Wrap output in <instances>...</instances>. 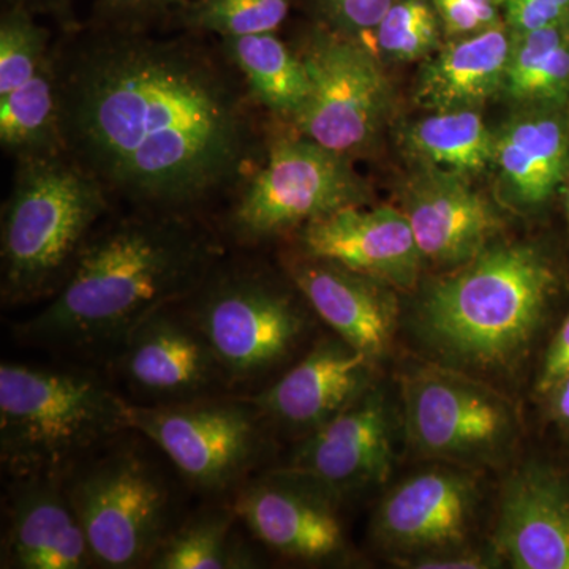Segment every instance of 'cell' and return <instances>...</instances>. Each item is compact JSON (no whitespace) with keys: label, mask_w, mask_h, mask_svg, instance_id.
Returning <instances> with one entry per match:
<instances>
[{"label":"cell","mask_w":569,"mask_h":569,"mask_svg":"<svg viewBox=\"0 0 569 569\" xmlns=\"http://www.w3.org/2000/svg\"><path fill=\"white\" fill-rule=\"evenodd\" d=\"M54 62L66 152L112 200L203 217L263 162L260 107L220 41L89 26Z\"/></svg>","instance_id":"cell-1"},{"label":"cell","mask_w":569,"mask_h":569,"mask_svg":"<svg viewBox=\"0 0 569 569\" xmlns=\"http://www.w3.org/2000/svg\"><path fill=\"white\" fill-rule=\"evenodd\" d=\"M203 217L141 211L108 217L69 279L14 328L26 346L110 362L157 310L193 293L224 257Z\"/></svg>","instance_id":"cell-2"},{"label":"cell","mask_w":569,"mask_h":569,"mask_svg":"<svg viewBox=\"0 0 569 569\" xmlns=\"http://www.w3.org/2000/svg\"><path fill=\"white\" fill-rule=\"evenodd\" d=\"M552 258L537 246H488L427 287L419 335L459 366L500 369L526 353L560 290Z\"/></svg>","instance_id":"cell-3"},{"label":"cell","mask_w":569,"mask_h":569,"mask_svg":"<svg viewBox=\"0 0 569 569\" xmlns=\"http://www.w3.org/2000/svg\"><path fill=\"white\" fill-rule=\"evenodd\" d=\"M111 201L102 183L67 152L17 159L0 228L2 305L50 301L110 217Z\"/></svg>","instance_id":"cell-4"},{"label":"cell","mask_w":569,"mask_h":569,"mask_svg":"<svg viewBox=\"0 0 569 569\" xmlns=\"http://www.w3.org/2000/svg\"><path fill=\"white\" fill-rule=\"evenodd\" d=\"M129 403L96 369L2 362L3 471L9 478H66L129 432Z\"/></svg>","instance_id":"cell-5"},{"label":"cell","mask_w":569,"mask_h":569,"mask_svg":"<svg viewBox=\"0 0 569 569\" xmlns=\"http://www.w3.org/2000/svg\"><path fill=\"white\" fill-rule=\"evenodd\" d=\"M234 395H253L288 369L309 335L312 307L291 277L277 279L249 257H224L182 301Z\"/></svg>","instance_id":"cell-6"},{"label":"cell","mask_w":569,"mask_h":569,"mask_svg":"<svg viewBox=\"0 0 569 569\" xmlns=\"http://www.w3.org/2000/svg\"><path fill=\"white\" fill-rule=\"evenodd\" d=\"M130 437L132 430L66 477L97 568H148L179 523L170 477Z\"/></svg>","instance_id":"cell-7"},{"label":"cell","mask_w":569,"mask_h":569,"mask_svg":"<svg viewBox=\"0 0 569 569\" xmlns=\"http://www.w3.org/2000/svg\"><path fill=\"white\" fill-rule=\"evenodd\" d=\"M127 418L130 430L144 437L187 486L212 498L233 497L260 473L274 443V429L247 395L176 406L129 403Z\"/></svg>","instance_id":"cell-8"},{"label":"cell","mask_w":569,"mask_h":569,"mask_svg":"<svg viewBox=\"0 0 569 569\" xmlns=\"http://www.w3.org/2000/svg\"><path fill=\"white\" fill-rule=\"evenodd\" d=\"M370 201L353 159L296 134L266 146L263 162L241 183L224 219L236 244L274 239L321 217Z\"/></svg>","instance_id":"cell-9"},{"label":"cell","mask_w":569,"mask_h":569,"mask_svg":"<svg viewBox=\"0 0 569 569\" xmlns=\"http://www.w3.org/2000/svg\"><path fill=\"white\" fill-rule=\"evenodd\" d=\"M411 447L427 459L489 466L518 440V413L500 392L445 366H419L402 378Z\"/></svg>","instance_id":"cell-10"},{"label":"cell","mask_w":569,"mask_h":569,"mask_svg":"<svg viewBox=\"0 0 569 569\" xmlns=\"http://www.w3.org/2000/svg\"><path fill=\"white\" fill-rule=\"evenodd\" d=\"M309 99L291 127L296 133L353 159L376 142L391 108V84L365 41L316 26L301 52Z\"/></svg>","instance_id":"cell-11"},{"label":"cell","mask_w":569,"mask_h":569,"mask_svg":"<svg viewBox=\"0 0 569 569\" xmlns=\"http://www.w3.org/2000/svg\"><path fill=\"white\" fill-rule=\"evenodd\" d=\"M108 365L137 406H176L233 392L182 301L146 318Z\"/></svg>","instance_id":"cell-12"},{"label":"cell","mask_w":569,"mask_h":569,"mask_svg":"<svg viewBox=\"0 0 569 569\" xmlns=\"http://www.w3.org/2000/svg\"><path fill=\"white\" fill-rule=\"evenodd\" d=\"M339 500L287 467L260 471L230 498L254 541L284 559L323 563L346 550Z\"/></svg>","instance_id":"cell-13"},{"label":"cell","mask_w":569,"mask_h":569,"mask_svg":"<svg viewBox=\"0 0 569 569\" xmlns=\"http://www.w3.org/2000/svg\"><path fill=\"white\" fill-rule=\"evenodd\" d=\"M372 359L340 337L318 340L268 387L247 395L274 432L299 440L353 406L372 381Z\"/></svg>","instance_id":"cell-14"},{"label":"cell","mask_w":569,"mask_h":569,"mask_svg":"<svg viewBox=\"0 0 569 569\" xmlns=\"http://www.w3.org/2000/svg\"><path fill=\"white\" fill-rule=\"evenodd\" d=\"M391 466L387 399L370 388L353 406L299 440L283 467L312 479L340 500L383 482Z\"/></svg>","instance_id":"cell-15"},{"label":"cell","mask_w":569,"mask_h":569,"mask_svg":"<svg viewBox=\"0 0 569 569\" xmlns=\"http://www.w3.org/2000/svg\"><path fill=\"white\" fill-rule=\"evenodd\" d=\"M299 252L400 290L417 284L425 263L406 213L389 206H351L307 223L299 233Z\"/></svg>","instance_id":"cell-16"},{"label":"cell","mask_w":569,"mask_h":569,"mask_svg":"<svg viewBox=\"0 0 569 569\" xmlns=\"http://www.w3.org/2000/svg\"><path fill=\"white\" fill-rule=\"evenodd\" d=\"M3 497V569L96 567L66 478H9Z\"/></svg>","instance_id":"cell-17"},{"label":"cell","mask_w":569,"mask_h":569,"mask_svg":"<svg viewBox=\"0 0 569 569\" xmlns=\"http://www.w3.org/2000/svg\"><path fill=\"white\" fill-rule=\"evenodd\" d=\"M477 505L475 479L451 468H433L406 479L381 501L373 537L383 548L406 553L459 548Z\"/></svg>","instance_id":"cell-18"},{"label":"cell","mask_w":569,"mask_h":569,"mask_svg":"<svg viewBox=\"0 0 569 569\" xmlns=\"http://www.w3.org/2000/svg\"><path fill=\"white\" fill-rule=\"evenodd\" d=\"M425 261L458 268L489 246L500 217L466 176L419 168L408 179L402 208Z\"/></svg>","instance_id":"cell-19"},{"label":"cell","mask_w":569,"mask_h":569,"mask_svg":"<svg viewBox=\"0 0 569 569\" xmlns=\"http://www.w3.org/2000/svg\"><path fill=\"white\" fill-rule=\"evenodd\" d=\"M496 552L516 569H569V481L556 468L527 463L501 490Z\"/></svg>","instance_id":"cell-20"},{"label":"cell","mask_w":569,"mask_h":569,"mask_svg":"<svg viewBox=\"0 0 569 569\" xmlns=\"http://www.w3.org/2000/svg\"><path fill=\"white\" fill-rule=\"evenodd\" d=\"M284 271L316 316L348 346L372 361L387 351L397 321L391 284L301 252Z\"/></svg>","instance_id":"cell-21"},{"label":"cell","mask_w":569,"mask_h":569,"mask_svg":"<svg viewBox=\"0 0 569 569\" xmlns=\"http://www.w3.org/2000/svg\"><path fill=\"white\" fill-rule=\"evenodd\" d=\"M500 192L516 208L538 209L569 176V121L561 108H519L496 133Z\"/></svg>","instance_id":"cell-22"},{"label":"cell","mask_w":569,"mask_h":569,"mask_svg":"<svg viewBox=\"0 0 569 569\" xmlns=\"http://www.w3.org/2000/svg\"><path fill=\"white\" fill-rule=\"evenodd\" d=\"M515 36L507 24L448 39L419 70L415 103L426 111L478 108L501 92Z\"/></svg>","instance_id":"cell-23"},{"label":"cell","mask_w":569,"mask_h":569,"mask_svg":"<svg viewBox=\"0 0 569 569\" xmlns=\"http://www.w3.org/2000/svg\"><path fill=\"white\" fill-rule=\"evenodd\" d=\"M219 41L224 54L244 77L254 103L291 126L310 93L309 74L301 56L276 32Z\"/></svg>","instance_id":"cell-24"},{"label":"cell","mask_w":569,"mask_h":569,"mask_svg":"<svg viewBox=\"0 0 569 569\" xmlns=\"http://www.w3.org/2000/svg\"><path fill=\"white\" fill-rule=\"evenodd\" d=\"M399 142L419 168L470 179L492 164L496 133L490 132L477 108L430 111L403 127Z\"/></svg>","instance_id":"cell-25"},{"label":"cell","mask_w":569,"mask_h":569,"mask_svg":"<svg viewBox=\"0 0 569 569\" xmlns=\"http://www.w3.org/2000/svg\"><path fill=\"white\" fill-rule=\"evenodd\" d=\"M239 527H242L241 520L230 501L200 509L174 527L148 568H258L260 560L242 538Z\"/></svg>","instance_id":"cell-26"},{"label":"cell","mask_w":569,"mask_h":569,"mask_svg":"<svg viewBox=\"0 0 569 569\" xmlns=\"http://www.w3.org/2000/svg\"><path fill=\"white\" fill-rule=\"evenodd\" d=\"M500 96L518 108H563L568 103L569 18L515 36Z\"/></svg>","instance_id":"cell-27"},{"label":"cell","mask_w":569,"mask_h":569,"mask_svg":"<svg viewBox=\"0 0 569 569\" xmlns=\"http://www.w3.org/2000/svg\"><path fill=\"white\" fill-rule=\"evenodd\" d=\"M0 144L14 159L66 152L54 48L31 81L0 96Z\"/></svg>","instance_id":"cell-28"},{"label":"cell","mask_w":569,"mask_h":569,"mask_svg":"<svg viewBox=\"0 0 569 569\" xmlns=\"http://www.w3.org/2000/svg\"><path fill=\"white\" fill-rule=\"evenodd\" d=\"M293 3L295 0H182L171 21L183 32L231 39L276 32Z\"/></svg>","instance_id":"cell-29"},{"label":"cell","mask_w":569,"mask_h":569,"mask_svg":"<svg viewBox=\"0 0 569 569\" xmlns=\"http://www.w3.org/2000/svg\"><path fill=\"white\" fill-rule=\"evenodd\" d=\"M445 37L432 0H396L372 33L377 50L395 62L426 61Z\"/></svg>","instance_id":"cell-30"},{"label":"cell","mask_w":569,"mask_h":569,"mask_svg":"<svg viewBox=\"0 0 569 569\" xmlns=\"http://www.w3.org/2000/svg\"><path fill=\"white\" fill-rule=\"evenodd\" d=\"M50 32L24 7H3L0 18V96L31 81L52 54Z\"/></svg>","instance_id":"cell-31"},{"label":"cell","mask_w":569,"mask_h":569,"mask_svg":"<svg viewBox=\"0 0 569 569\" xmlns=\"http://www.w3.org/2000/svg\"><path fill=\"white\" fill-rule=\"evenodd\" d=\"M396 0H309L318 26L365 41L372 39L377 26Z\"/></svg>","instance_id":"cell-32"},{"label":"cell","mask_w":569,"mask_h":569,"mask_svg":"<svg viewBox=\"0 0 569 569\" xmlns=\"http://www.w3.org/2000/svg\"><path fill=\"white\" fill-rule=\"evenodd\" d=\"M182 0H96L91 28L116 32H151L171 21Z\"/></svg>","instance_id":"cell-33"},{"label":"cell","mask_w":569,"mask_h":569,"mask_svg":"<svg viewBox=\"0 0 569 569\" xmlns=\"http://www.w3.org/2000/svg\"><path fill=\"white\" fill-rule=\"evenodd\" d=\"M445 39L471 36L503 24L498 0H432Z\"/></svg>","instance_id":"cell-34"},{"label":"cell","mask_w":569,"mask_h":569,"mask_svg":"<svg viewBox=\"0 0 569 569\" xmlns=\"http://www.w3.org/2000/svg\"><path fill=\"white\" fill-rule=\"evenodd\" d=\"M512 36L548 28L568 20L569 0H498Z\"/></svg>","instance_id":"cell-35"},{"label":"cell","mask_w":569,"mask_h":569,"mask_svg":"<svg viewBox=\"0 0 569 569\" xmlns=\"http://www.w3.org/2000/svg\"><path fill=\"white\" fill-rule=\"evenodd\" d=\"M569 376V316L550 342L545 365L538 378V391L549 395L557 385Z\"/></svg>","instance_id":"cell-36"},{"label":"cell","mask_w":569,"mask_h":569,"mask_svg":"<svg viewBox=\"0 0 569 569\" xmlns=\"http://www.w3.org/2000/svg\"><path fill=\"white\" fill-rule=\"evenodd\" d=\"M400 563H408L415 569H486L490 561L478 553L459 552V550H438V552L419 553L406 557Z\"/></svg>","instance_id":"cell-37"},{"label":"cell","mask_w":569,"mask_h":569,"mask_svg":"<svg viewBox=\"0 0 569 569\" xmlns=\"http://www.w3.org/2000/svg\"><path fill=\"white\" fill-rule=\"evenodd\" d=\"M3 7H24L33 14H48L59 22L63 32L77 31V24L71 10V0H2Z\"/></svg>","instance_id":"cell-38"},{"label":"cell","mask_w":569,"mask_h":569,"mask_svg":"<svg viewBox=\"0 0 569 569\" xmlns=\"http://www.w3.org/2000/svg\"><path fill=\"white\" fill-rule=\"evenodd\" d=\"M549 395H552L553 417L569 425V376L565 377Z\"/></svg>","instance_id":"cell-39"},{"label":"cell","mask_w":569,"mask_h":569,"mask_svg":"<svg viewBox=\"0 0 569 569\" xmlns=\"http://www.w3.org/2000/svg\"><path fill=\"white\" fill-rule=\"evenodd\" d=\"M567 212H568V222H569V187H568V193H567Z\"/></svg>","instance_id":"cell-40"}]
</instances>
